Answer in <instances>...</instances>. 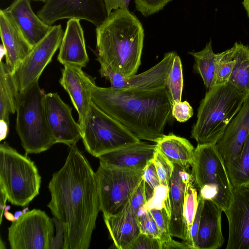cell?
I'll return each instance as SVG.
<instances>
[{
    "instance_id": "obj_5",
    "label": "cell",
    "mask_w": 249,
    "mask_h": 249,
    "mask_svg": "<svg viewBox=\"0 0 249 249\" xmlns=\"http://www.w3.org/2000/svg\"><path fill=\"white\" fill-rule=\"evenodd\" d=\"M45 94L38 81L18 94L16 130L26 155L40 153L55 144L47 124L44 104Z\"/></svg>"
},
{
    "instance_id": "obj_45",
    "label": "cell",
    "mask_w": 249,
    "mask_h": 249,
    "mask_svg": "<svg viewBox=\"0 0 249 249\" xmlns=\"http://www.w3.org/2000/svg\"><path fill=\"white\" fill-rule=\"evenodd\" d=\"M189 249L186 244L175 241L172 238L169 241L162 244L161 249Z\"/></svg>"
},
{
    "instance_id": "obj_19",
    "label": "cell",
    "mask_w": 249,
    "mask_h": 249,
    "mask_svg": "<svg viewBox=\"0 0 249 249\" xmlns=\"http://www.w3.org/2000/svg\"><path fill=\"white\" fill-rule=\"evenodd\" d=\"M0 34L4 49L5 63L13 74L33 47L4 9L0 11Z\"/></svg>"
},
{
    "instance_id": "obj_9",
    "label": "cell",
    "mask_w": 249,
    "mask_h": 249,
    "mask_svg": "<svg viewBox=\"0 0 249 249\" xmlns=\"http://www.w3.org/2000/svg\"><path fill=\"white\" fill-rule=\"evenodd\" d=\"M143 171L100 163L95 173L103 215L114 214L121 210L142 180Z\"/></svg>"
},
{
    "instance_id": "obj_17",
    "label": "cell",
    "mask_w": 249,
    "mask_h": 249,
    "mask_svg": "<svg viewBox=\"0 0 249 249\" xmlns=\"http://www.w3.org/2000/svg\"><path fill=\"white\" fill-rule=\"evenodd\" d=\"M249 135V96L215 144L225 165L240 155Z\"/></svg>"
},
{
    "instance_id": "obj_46",
    "label": "cell",
    "mask_w": 249,
    "mask_h": 249,
    "mask_svg": "<svg viewBox=\"0 0 249 249\" xmlns=\"http://www.w3.org/2000/svg\"><path fill=\"white\" fill-rule=\"evenodd\" d=\"M0 224L2 222V215L4 212V209L6 207V202L7 200V197L2 191H0Z\"/></svg>"
},
{
    "instance_id": "obj_15",
    "label": "cell",
    "mask_w": 249,
    "mask_h": 249,
    "mask_svg": "<svg viewBox=\"0 0 249 249\" xmlns=\"http://www.w3.org/2000/svg\"><path fill=\"white\" fill-rule=\"evenodd\" d=\"M233 198L224 212L229 224L226 249H249V185L233 189Z\"/></svg>"
},
{
    "instance_id": "obj_41",
    "label": "cell",
    "mask_w": 249,
    "mask_h": 249,
    "mask_svg": "<svg viewBox=\"0 0 249 249\" xmlns=\"http://www.w3.org/2000/svg\"><path fill=\"white\" fill-rule=\"evenodd\" d=\"M193 109L186 101L172 103V115L180 123H184L193 115Z\"/></svg>"
},
{
    "instance_id": "obj_10",
    "label": "cell",
    "mask_w": 249,
    "mask_h": 249,
    "mask_svg": "<svg viewBox=\"0 0 249 249\" xmlns=\"http://www.w3.org/2000/svg\"><path fill=\"white\" fill-rule=\"evenodd\" d=\"M53 222L39 209L20 215L8 228V239L12 249H50L53 237Z\"/></svg>"
},
{
    "instance_id": "obj_21",
    "label": "cell",
    "mask_w": 249,
    "mask_h": 249,
    "mask_svg": "<svg viewBox=\"0 0 249 249\" xmlns=\"http://www.w3.org/2000/svg\"><path fill=\"white\" fill-rule=\"evenodd\" d=\"M79 19H69L59 47L58 61L64 65L85 67L89 61Z\"/></svg>"
},
{
    "instance_id": "obj_4",
    "label": "cell",
    "mask_w": 249,
    "mask_h": 249,
    "mask_svg": "<svg viewBox=\"0 0 249 249\" xmlns=\"http://www.w3.org/2000/svg\"><path fill=\"white\" fill-rule=\"evenodd\" d=\"M248 96L229 82L208 90L198 107L191 138L197 144H216Z\"/></svg>"
},
{
    "instance_id": "obj_12",
    "label": "cell",
    "mask_w": 249,
    "mask_h": 249,
    "mask_svg": "<svg viewBox=\"0 0 249 249\" xmlns=\"http://www.w3.org/2000/svg\"><path fill=\"white\" fill-rule=\"evenodd\" d=\"M37 15L50 26L66 18L87 20L97 27L107 14L104 0H47Z\"/></svg>"
},
{
    "instance_id": "obj_28",
    "label": "cell",
    "mask_w": 249,
    "mask_h": 249,
    "mask_svg": "<svg viewBox=\"0 0 249 249\" xmlns=\"http://www.w3.org/2000/svg\"><path fill=\"white\" fill-rule=\"evenodd\" d=\"M195 59L194 69L203 80L208 90L215 85L216 53L213 50L210 40L200 51L188 53Z\"/></svg>"
},
{
    "instance_id": "obj_43",
    "label": "cell",
    "mask_w": 249,
    "mask_h": 249,
    "mask_svg": "<svg viewBox=\"0 0 249 249\" xmlns=\"http://www.w3.org/2000/svg\"><path fill=\"white\" fill-rule=\"evenodd\" d=\"M52 219L56 228V233L51 241L50 249H62L64 245V226L56 217L53 216Z\"/></svg>"
},
{
    "instance_id": "obj_20",
    "label": "cell",
    "mask_w": 249,
    "mask_h": 249,
    "mask_svg": "<svg viewBox=\"0 0 249 249\" xmlns=\"http://www.w3.org/2000/svg\"><path fill=\"white\" fill-rule=\"evenodd\" d=\"M156 144L139 141L98 157L100 163L112 167L143 171L154 158Z\"/></svg>"
},
{
    "instance_id": "obj_32",
    "label": "cell",
    "mask_w": 249,
    "mask_h": 249,
    "mask_svg": "<svg viewBox=\"0 0 249 249\" xmlns=\"http://www.w3.org/2000/svg\"><path fill=\"white\" fill-rule=\"evenodd\" d=\"M169 191L170 188L167 186L162 184L157 186L154 189L152 196L139 212L150 211L152 209H164L170 218L171 205Z\"/></svg>"
},
{
    "instance_id": "obj_11",
    "label": "cell",
    "mask_w": 249,
    "mask_h": 249,
    "mask_svg": "<svg viewBox=\"0 0 249 249\" xmlns=\"http://www.w3.org/2000/svg\"><path fill=\"white\" fill-rule=\"evenodd\" d=\"M64 31L61 25L52 26L16 68L13 76L19 92L38 81L60 46Z\"/></svg>"
},
{
    "instance_id": "obj_1",
    "label": "cell",
    "mask_w": 249,
    "mask_h": 249,
    "mask_svg": "<svg viewBox=\"0 0 249 249\" xmlns=\"http://www.w3.org/2000/svg\"><path fill=\"white\" fill-rule=\"evenodd\" d=\"M48 204L65 228L62 249H88L101 211L95 172L76 145L69 147L64 165L53 174Z\"/></svg>"
},
{
    "instance_id": "obj_40",
    "label": "cell",
    "mask_w": 249,
    "mask_h": 249,
    "mask_svg": "<svg viewBox=\"0 0 249 249\" xmlns=\"http://www.w3.org/2000/svg\"><path fill=\"white\" fill-rule=\"evenodd\" d=\"M127 249H161L159 238L140 232Z\"/></svg>"
},
{
    "instance_id": "obj_8",
    "label": "cell",
    "mask_w": 249,
    "mask_h": 249,
    "mask_svg": "<svg viewBox=\"0 0 249 249\" xmlns=\"http://www.w3.org/2000/svg\"><path fill=\"white\" fill-rule=\"evenodd\" d=\"M81 127L85 149L97 158L141 141L92 102Z\"/></svg>"
},
{
    "instance_id": "obj_47",
    "label": "cell",
    "mask_w": 249,
    "mask_h": 249,
    "mask_svg": "<svg viewBox=\"0 0 249 249\" xmlns=\"http://www.w3.org/2000/svg\"><path fill=\"white\" fill-rule=\"evenodd\" d=\"M10 207L9 206H6L4 212V216L8 220L11 221L12 222L16 220L15 216L10 213L8 212L7 210L10 209Z\"/></svg>"
},
{
    "instance_id": "obj_31",
    "label": "cell",
    "mask_w": 249,
    "mask_h": 249,
    "mask_svg": "<svg viewBox=\"0 0 249 249\" xmlns=\"http://www.w3.org/2000/svg\"><path fill=\"white\" fill-rule=\"evenodd\" d=\"M233 51L232 47L224 52L216 53L215 85L229 82L235 65Z\"/></svg>"
},
{
    "instance_id": "obj_23",
    "label": "cell",
    "mask_w": 249,
    "mask_h": 249,
    "mask_svg": "<svg viewBox=\"0 0 249 249\" xmlns=\"http://www.w3.org/2000/svg\"><path fill=\"white\" fill-rule=\"evenodd\" d=\"M4 10L11 16L33 47L39 42L52 27L35 14L31 6V0H14Z\"/></svg>"
},
{
    "instance_id": "obj_24",
    "label": "cell",
    "mask_w": 249,
    "mask_h": 249,
    "mask_svg": "<svg viewBox=\"0 0 249 249\" xmlns=\"http://www.w3.org/2000/svg\"><path fill=\"white\" fill-rule=\"evenodd\" d=\"M222 209L213 201L204 200L198 232L197 249H217L224 243L221 228Z\"/></svg>"
},
{
    "instance_id": "obj_34",
    "label": "cell",
    "mask_w": 249,
    "mask_h": 249,
    "mask_svg": "<svg viewBox=\"0 0 249 249\" xmlns=\"http://www.w3.org/2000/svg\"><path fill=\"white\" fill-rule=\"evenodd\" d=\"M160 184L170 188L174 164L157 149L153 159Z\"/></svg>"
},
{
    "instance_id": "obj_26",
    "label": "cell",
    "mask_w": 249,
    "mask_h": 249,
    "mask_svg": "<svg viewBox=\"0 0 249 249\" xmlns=\"http://www.w3.org/2000/svg\"><path fill=\"white\" fill-rule=\"evenodd\" d=\"M156 145L157 149L174 164L189 171L195 148L187 139L173 134L164 135Z\"/></svg>"
},
{
    "instance_id": "obj_37",
    "label": "cell",
    "mask_w": 249,
    "mask_h": 249,
    "mask_svg": "<svg viewBox=\"0 0 249 249\" xmlns=\"http://www.w3.org/2000/svg\"><path fill=\"white\" fill-rule=\"evenodd\" d=\"M137 219L140 232L160 239L157 224L149 211L139 212Z\"/></svg>"
},
{
    "instance_id": "obj_27",
    "label": "cell",
    "mask_w": 249,
    "mask_h": 249,
    "mask_svg": "<svg viewBox=\"0 0 249 249\" xmlns=\"http://www.w3.org/2000/svg\"><path fill=\"white\" fill-rule=\"evenodd\" d=\"M232 47L235 65L229 82L249 96V47L238 42Z\"/></svg>"
},
{
    "instance_id": "obj_50",
    "label": "cell",
    "mask_w": 249,
    "mask_h": 249,
    "mask_svg": "<svg viewBox=\"0 0 249 249\" xmlns=\"http://www.w3.org/2000/svg\"><path fill=\"white\" fill-rule=\"evenodd\" d=\"M31 0L38 1L43 2H45L47 1V0Z\"/></svg>"
},
{
    "instance_id": "obj_44",
    "label": "cell",
    "mask_w": 249,
    "mask_h": 249,
    "mask_svg": "<svg viewBox=\"0 0 249 249\" xmlns=\"http://www.w3.org/2000/svg\"><path fill=\"white\" fill-rule=\"evenodd\" d=\"M107 15L117 9L128 10L131 0H104Z\"/></svg>"
},
{
    "instance_id": "obj_35",
    "label": "cell",
    "mask_w": 249,
    "mask_h": 249,
    "mask_svg": "<svg viewBox=\"0 0 249 249\" xmlns=\"http://www.w3.org/2000/svg\"><path fill=\"white\" fill-rule=\"evenodd\" d=\"M157 224L160 235V240L162 244L172 239L169 230L170 218L164 209H152L149 211Z\"/></svg>"
},
{
    "instance_id": "obj_33",
    "label": "cell",
    "mask_w": 249,
    "mask_h": 249,
    "mask_svg": "<svg viewBox=\"0 0 249 249\" xmlns=\"http://www.w3.org/2000/svg\"><path fill=\"white\" fill-rule=\"evenodd\" d=\"M194 179L191 180L187 185L183 204V216L186 223L188 233L193 224L198 204V195L194 186Z\"/></svg>"
},
{
    "instance_id": "obj_30",
    "label": "cell",
    "mask_w": 249,
    "mask_h": 249,
    "mask_svg": "<svg viewBox=\"0 0 249 249\" xmlns=\"http://www.w3.org/2000/svg\"><path fill=\"white\" fill-rule=\"evenodd\" d=\"M165 87L172 103L181 101L183 87L182 63L180 57L176 54L167 76Z\"/></svg>"
},
{
    "instance_id": "obj_22",
    "label": "cell",
    "mask_w": 249,
    "mask_h": 249,
    "mask_svg": "<svg viewBox=\"0 0 249 249\" xmlns=\"http://www.w3.org/2000/svg\"><path fill=\"white\" fill-rule=\"evenodd\" d=\"M103 217L117 249H127L140 233L137 215L130 208L129 200L117 213Z\"/></svg>"
},
{
    "instance_id": "obj_42",
    "label": "cell",
    "mask_w": 249,
    "mask_h": 249,
    "mask_svg": "<svg viewBox=\"0 0 249 249\" xmlns=\"http://www.w3.org/2000/svg\"><path fill=\"white\" fill-rule=\"evenodd\" d=\"M146 202L144 182L142 179L129 198V202L132 210L137 215L139 210L145 205Z\"/></svg>"
},
{
    "instance_id": "obj_14",
    "label": "cell",
    "mask_w": 249,
    "mask_h": 249,
    "mask_svg": "<svg viewBox=\"0 0 249 249\" xmlns=\"http://www.w3.org/2000/svg\"><path fill=\"white\" fill-rule=\"evenodd\" d=\"M44 104L48 125L55 143L76 145L82 138V130L72 117L71 108L56 92L46 94Z\"/></svg>"
},
{
    "instance_id": "obj_49",
    "label": "cell",
    "mask_w": 249,
    "mask_h": 249,
    "mask_svg": "<svg viewBox=\"0 0 249 249\" xmlns=\"http://www.w3.org/2000/svg\"><path fill=\"white\" fill-rule=\"evenodd\" d=\"M0 249H5V246L4 245V244L2 242V241L1 239H0Z\"/></svg>"
},
{
    "instance_id": "obj_2",
    "label": "cell",
    "mask_w": 249,
    "mask_h": 249,
    "mask_svg": "<svg viewBox=\"0 0 249 249\" xmlns=\"http://www.w3.org/2000/svg\"><path fill=\"white\" fill-rule=\"evenodd\" d=\"M91 102L139 140L157 142L172 115V101L166 87L132 89L94 85Z\"/></svg>"
},
{
    "instance_id": "obj_48",
    "label": "cell",
    "mask_w": 249,
    "mask_h": 249,
    "mask_svg": "<svg viewBox=\"0 0 249 249\" xmlns=\"http://www.w3.org/2000/svg\"><path fill=\"white\" fill-rule=\"evenodd\" d=\"M242 4L246 11L248 17L249 18V0H243Z\"/></svg>"
},
{
    "instance_id": "obj_36",
    "label": "cell",
    "mask_w": 249,
    "mask_h": 249,
    "mask_svg": "<svg viewBox=\"0 0 249 249\" xmlns=\"http://www.w3.org/2000/svg\"><path fill=\"white\" fill-rule=\"evenodd\" d=\"M142 179L147 201L152 196L155 188L160 184L153 160L149 162L143 170Z\"/></svg>"
},
{
    "instance_id": "obj_18",
    "label": "cell",
    "mask_w": 249,
    "mask_h": 249,
    "mask_svg": "<svg viewBox=\"0 0 249 249\" xmlns=\"http://www.w3.org/2000/svg\"><path fill=\"white\" fill-rule=\"evenodd\" d=\"M193 179L192 173L174 164L169 191L171 205L169 230L172 236L180 238L184 242L187 240L188 234L183 216L184 197L187 185Z\"/></svg>"
},
{
    "instance_id": "obj_25",
    "label": "cell",
    "mask_w": 249,
    "mask_h": 249,
    "mask_svg": "<svg viewBox=\"0 0 249 249\" xmlns=\"http://www.w3.org/2000/svg\"><path fill=\"white\" fill-rule=\"evenodd\" d=\"M12 73L5 62L0 63V141L5 139L9 131V116L16 112L19 94Z\"/></svg>"
},
{
    "instance_id": "obj_16",
    "label": "cell",
    "mask_w": 249,
    "mask_h": 249,
    "mask_svg": "<svg viewBox=\"0 0 249 249\" xmlns=\"http://www.w3.org/2000/svg\"><path fill=\"white\" fill-rule=\"evenodd\" d=\"M59 82L68 93L78 113L81 126L91 103V91L95 82L81 67L73 65H64Z\"/></svg>"
},
{
    "instance_id": "obj_6",
    "label": "cell",
    "mask_w": 249,
    "mask_h": 249,
    "mask_svg": "<svg viewBox=\"0 0 249 249\" xmlns=\"http://www.w3.org/2000/svg\"><path fill=\"white\" fill-rule=\"evenodd\" d=\"M41 178L35 162L6 142L0 145V191L11 204L24 207L39 193Z\"/></svg>"
},
{
    "instance_id": "obj_7",
    "label": "cell",
    "mask_w": 249,
    "mask_h": 249,
    "mask_svg": "<svg viewBox=\"0 0 249 249\" xmlns=\"http://www.w3.org/2000/svg\"><path fill=\"white\" fill-rule=\"evenodd\" d=\"M191 167L198 195L204 200L213 201L224 212L232 200L233 187L215 144H197Z\"/></svg>"
},
{
    "instance_id": "obj_38",
    "label": "cell",
    "mask_w": 249,
    "mask_h": 249,
    "mask_svg": "<svg viewBox=\"0 0 249 249\" xmlns=\"http://www.w3.org/2000/svg\"><path fill=\"white\" fill-rule=\"evenodd\" d=\"M172 0H134L136 10L148 17L162 10Z\"/></svg>"
},
{
    "instance_id": "obj_3",
    "label": "cell",
    "mask_w": 249,
    "mask_h": 249,
    "mask_svg": "<svg viewBox=\"0 0 249 249\" xmlns=\"http://www.w3.org/2000/svg\"><path fill=\"white\" fill-rule=\"evenodd\" d=\"M144 29L128 10L117 9L96 28L97 60L125 77L136 74L141 64Z\"/></svg>"
},
{
    "instance_id": "obj_29",
    "label": "cell",
    "mask_w": 249,
    "mask_h": 249,
    "mask_svg": "<svg viewBox=\"0 0 249 249\" xmlns=\"http://www.w3.org/2000/svg\"><path fill=\"white\" fill-rule=\"evenodd\" d=\"M226 167L233 189L249 185V135L239 156Z\"/></svg>"
},
{
    "instance_id": "obj_13",
    "label": "cell",
    "mask_w": 249,
    "mask_h": 249,
    "mask_svg": "<svg viewBox=\"0 0 249 249\" xmlns=\"http://www.w3.org/2000/svg\"><path fill=\"white\" fill-rule=\"evenodd\" d=\"M177 53L170 52L164 54L162 59L149 70L139 74L125 77L113 71L101 60L99 72L108 80L111 87L119 89H148L165 87L166 80Z\"/></svg>"
},
{
    "instance_id": "obj_39",
    "label": "cell",
    "mask_w": 249,
    "mask_h": 249,
    "mask_svg": "<svg viewBox=\"0 0 249 249\" xmlns=\"http://www.w3.org/2000/svg\"><path fill=\"white\" fill-rule=\"evenodd\" d=\"M198 204L196 214L192 227L189 231L188 239L184 242L190 249H197L198 232L199 227L200 216L204 200L199 195H198Z\"/></svg>"
}]
</instances>
